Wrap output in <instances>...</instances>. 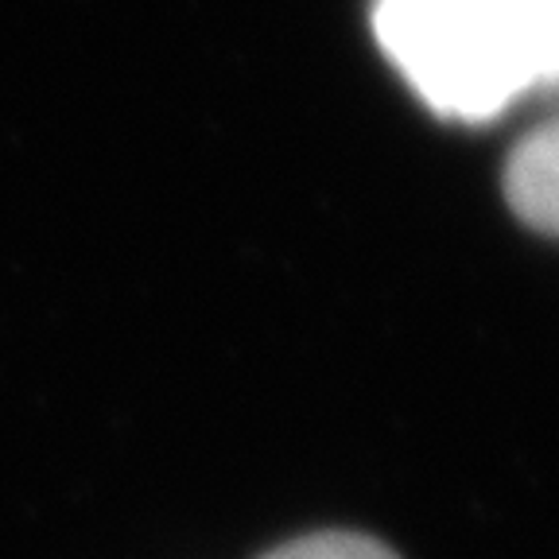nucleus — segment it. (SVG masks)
Listing matches in <instances>:
<instances>
[{
	"mask_svg": "<svg viewBox=\"0 0 559 559\" xmlns=\"http://www.w3.org/2000/svg\"><path fill=\"white\" fill-rule=\"evenodd\" d=\"M373 27L447 117L486 121L528 90L559 86V0H377Z\"/></svg>",
	"mask_w": 559,
	"mask_h": 559,
	"instance_id": "obj_1",
	"label": "nucleus"
},
{
	"mask_svg": "<svg viewBox=\"0 0 559 559\" xmlns=\"http://www.w3.org/2000/svg\"><path fill=\"white\" fill-rule=\"evenodd\" d=\"M264 559H401L393 548L361 533H314L269 551Z\"/></svg>",
	"mask_w": 559,
	"mask_h": 559,
	"instance_id": "obj_3",
	"label": "nucleus"
},
{
	"mask_svg": "<svg viewBox=\"0 0 559 559\" xmlns=\"http://www.w3.org/2000/svg\"><path fill=\"white\" fill-rule=\"evenodd\" d=\"M506 199L524 226L559 237V117L533 129L509 156Z\"/></svg>",
	"mask_w": 559,
	"mask_h": 559,
	"instance_id": "obj_2",
	"label": "nucleus"
}]
</instances>
